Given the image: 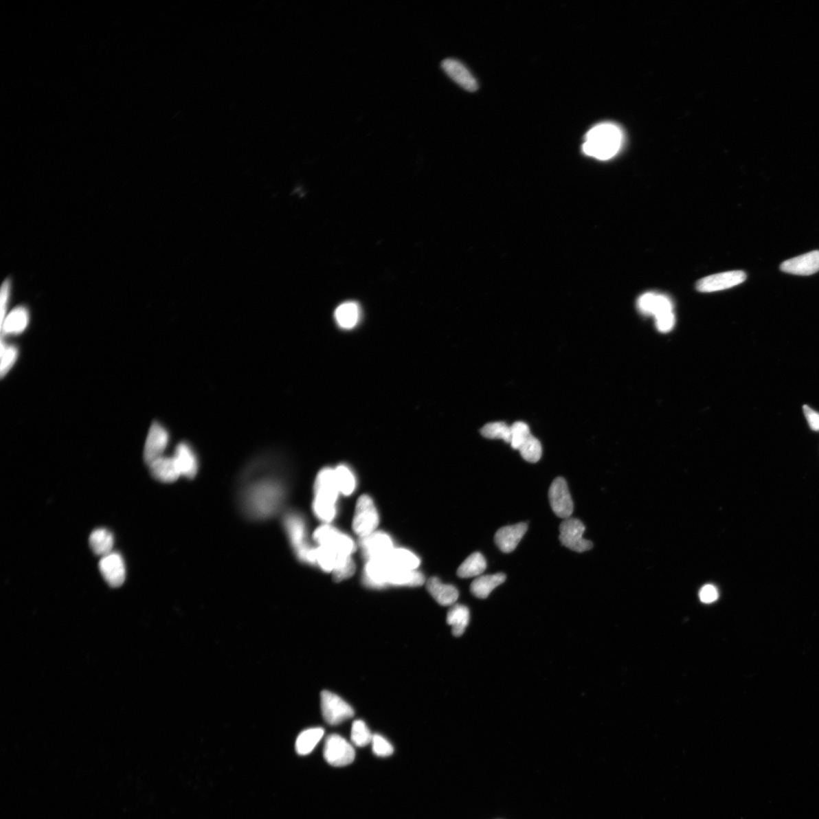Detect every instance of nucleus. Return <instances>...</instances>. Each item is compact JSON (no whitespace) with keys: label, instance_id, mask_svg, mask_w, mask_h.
I'll return each mask as SVG.
<instances>
[{"label":"nucleus","instance_id":"79ce46f5","mask_svg":"<svg viewBox=\"0 0 819 819\" xmlns=\"http://www.w3.org/2000/svg\"><path fill=\"white\" fill-rule=\"evenodd\" d=\"M700 601L706 604H710L719 598V592L713 585H706L699 592Z\"/></svg>","mask_w":819,"mask_h":819},{"label":"nucleus","instance_id":"b1692460","mask_svg":"<svg viewBox=\"0 0 819 819\" xmlns=\"http://www.w3.org/2000/svg\"><path fill=\"white\" fill-rule=\"evenodd\" d=\"M29 322V313L25 306H18L7 315L1 324L2 334L23 333Z\"/></svg>","mask_w":819,"mask_h":819},{"label":"nucleus","instance_id":"ea45409f","mask_svg":"<svg viewBox=\"0 0 819 819\" xmlns=\"http://www.w3.org/2000/svg\"><path fill=\"white\" fill-rule=\"evenodd\" d=\"M372 751L379 757H388L393 754L392 745L385 738L379 734H374L372 739Z\"/></svg>","mask_w":819,"mask_h":819},{"label":"nucleus","instance_id":"dca6fc26","mask_svg":"<svg viewBox=\"0 0 819 819\" xmlns=\"http://www.w3.org/2000/svg\"><path fill=\"white\" fill-rule=\"evenodd\" d=\"M442 67L446 74L464 90L473 92L478 89L477 80L463 63L449 58L442 61Z\"/></svg>","mask_w":819,"mask_h":819},{"label":"nucleus","instance_id":"f704fd0d","mask_svg":"<svg viewBox=\"0 0 819 819\" xmlns=\"http://www.w3.org/2000/svg\"><path fill=\"white\" fill-rule=\"evenodd\" d=\"M518 451H520L522 458L530 463L538 462L542 457V445L536 437L532 435L524 442Z\"/></svg>","mask_w":819,"mask_h":819},{"label":"nucleus","instance_id":"39448f33","mask_svg":"<svg viewBox=\"0 0 819 819\" xmlns=\"http://www.w3.org/2000/svg\"><path fill=\"white\" fill-rule=\"evenodd\" d=\"M321 709L324 720L331 726L340 725L355 715L352 706L338 695L327 691L321 693Z\"/></svg>","mask_w":819,"mask_h":819},{"label":"nucleus","instance_id":"f03ea898","mask_svg":"<svg viewBox=\"0 0 819 819\" xmlns=\"http://www.w3.org/2000/svg\"><path fill=\"white\" fill-rule=\"evenodd\" d=\"M282 498L280 485L272 481L262 482L254 485L247 493L246 506L254 515L267 517L279 508Z\"/></svg>","mask_w":819,"mask_h":819},{"label":"nucleus","instance_id":"9b49d317","mask_svg":"<svg viewBox=\"0 0 819 819\" xmlns=\"http://www.w3.org/2000/svg\"><path fill=\"white\" fill-rule=\"evenodd\" d=\"M747 280V275L740 270L714 274L700 280L697 288L700 292H714L729 289L742 284Z\"/></svg>","mask_w":819,"mask_h":819},{"label":"nucleus","instance_id":"58836bf2","mask_svg":"<svg viewBox=\"0 0 819 819\" xmlns=\"http://www.w3.org/2000/svg\"><path fill=\"white\" fill-rule=\"evenodd\" d=\"M18 357V350L16 347H6L3 340L1 341V372L2 378L9 372Z\"/></svg>","mask_w":819,"mask_h":819},{"label":"nucleus","instance_id":"a878e982","mask_svg":"<svg viewBox=\"0 0 819 819\" xmlns=\"http://www.w3.org/2000/svg\"><path fill=\"white\" fill-rule=\"evenodd\" d=\"M424 582L425 579L423 575L416 570H399L392 567L388 579V584L401 587H420Z\"/></svg>","mask_w":819,"mask_h":819},{"label":"nucleus","instance_id":"20e7f679","mask_svg":"<svg viewBox=\"0 0 819 819\" xmlns=\"http://www.w3.org/2000/svg\"><path fill=\"white\" fill-rule=\"evenodd\" d=\"M379 524V515L374 502L368 495L358 500L353 520V530L361 538L375 532Z\"/></svg>","mask_w":819,"mask_h":819},{"label":"nucleus","instance_id":"cd10ccee","mask_svg":"<svg viewBox=\"0 0 819 819\" xmlns=\"http://www.w3.org/2000/svg\"><path fill=\"white\" fill-rule=\"evenodd\" d=\"M324 735V730L313 728L303 731L297 738L295 749L298 754L306 756L315 749Z\"/></svg>","mask_w":819,"mask_h":819},{"label":"nucleus","instance_id":"5701e85b","mask_svg":"<svg viewBox=\"0 0 819 819\" xmlns=\"http://www.w3.org/2000/svg\"><path fill=\"white\" fill-rule=\"evenodd\" d=\"M506 580V575L502 573L478 577L471 585V591L474 596L486 598L495 588Z\"/></svg>","mask_w":819,"mask_h":819},{"label":"nucleus","instance_id":"7ed1b4c3","mask_svg":"<svg viewBox=\"0 0 819 819\" xmlns=\"http://www.w3.org/2000/svg\"><path fill=\"white\" fill-rule=\"evenodd\" d=\"M284 526L298 557L310 564L316 563V550L306 543V528L303 519L289 515L284 519Z\"/></svg>","mask_w":819,"mask_h":819},{"label":"nucleus","instance_id":"423d86ee","mask_svg":"<svg viewBox=\"0 0 819 819\" xmlns=\"http://www.w3.org/2000/svg\"><path fill=\"white\" fill-rule=\"evenodd\" d=\"M585 530L586 528L579 519H565L559 528V539L561 544L570 550L579 553L590 550L594 544L591 541L583 539Z\"/></svg>","mask_w":819,"mask_h":819},{"label":"nucleus","instance_id":"412c9836","mask_svg":"<svg viewBox=\"0 0 819 819\" xmlns=\"http://www.w3.org/2000/svg\"><path fill=\"white\" fill-rule=\"evenodd\" d=\"M427 589L435 601L442 606L455 605L459 597L458 590L452 585L444 584L437 577L427 583Z\"/></svg>","mask_w":819,"mask_h":819},{"label":"nucleus","instance_id":"ddd939ff","mask_svg":"<svg viewBox=\"0 0 819 819\" xmlns=\"http://www.w3.org/2000/svg\"><path fill=\"white\" fill-rule=\"evenodd\" d=\"M638 308L643 315L660 318L666 314L674 313V304L667 295L647 292L638 301Z\"/></svg>","mask_w":819,"mask_h":819},{"label":"nucleus","instance_id":"1a4fd4ad","mask_svg":"<svg viewBox=\"0 0 819 819\" xmlns=\"http://www.w3.org/2000/svg\"><path fill=\"white\" fill-rule=\"evenodd\" d=\"M551 508L559 517L568 519L574 511V503L566 480L563 478L554 479L548 490Z\"/></svg>","mask_w":819,"mask_h":819},{"label":"nucleus","instance_id":"a211bd4d","mask_svg":"<svg viewBox=\"0 0 819 819\" xmlns=\"http://www.w3.org/2000/svg\"><path fill=\"white\" fill-rule=\"evenodd\" d=\"M361 546L369 560L385 558L394 548L390 536L382 532H374L363 537Z\"/></svg>","mask_w":819,"mask_h":819},{"label":"nucleus","instance_id":"a19ab883","mask_svg":"<svg viewBox=\"0 0 819 819\" xmlns=\"http://www.w3.org/2000/svg\"><path fill=\"white\" fill-rule=\"evenodd\" d=\"M675 315L674 313L666 314L655 319V325L657 330L662 333H667L671 332L675 324Z\"/></svg>","mask_w":819,"mask_h":819},{"label":"nucleus","instance_id":"f3484780","mask_svg":"<svg viewBox=\"0 0 819 819\" xmlns=\"http://www.w3.org/2000/svg\"><path fill=\"white\" fill-rule=\"evenodd\" d=\"M528 524L519 523L515 525L503 526L495 535V543L504 553L513 552L528 531Z\"/></svg>","mask_w":819,"mask_h":819},{"label":"nucleus","instance_id":"bb28decb","mask_svg":"<svg viewBox=\"0 0 819 819\" xmlns=\"http://www.w3.org/2000/svg\"><path fill=\"white\" fill-rule=\"evenodd\" d=\"M469 621L470 612L467 607L460 604L452 605L447 614V623L451 626L455 637L463 635Z\"/></svg>","mask_w":819,"mask_h":819},{"label":"nucleus","instance_id":"0eeeda50","mask_svg":"<svg viewBox=\"0 0 819 819\" xmlns=\"http://www.w3.org/2000/svg\"><path fill=\"white\" fill-rule=\"evenodd\" d=\"M324 756L328 764L343 767L354 762L355 750L345 738L338 734H331L326 739Z\"/></svg>","mask_w":819,"mask_h":819},{"label":"nucleus","instance_id":"c85d7f7f","mask_svg":"<svg viewBox=\"0 0 819 819\" xmlns=\"http://www.w3.org/2000/svg\"><path fill=\"white\" fill-rule=\"evenodd\" d=\"M335 318L340 327L346 330L353 328L359 321V306L355 302L341 304L335 310Z\"/></svg>","mask_w":819,"mask_h":819},{"label":"nucleus","instance_id":"2f4dec72","mask_svg":"<svg viewBox=\"0 0 819 819\" xmlns=\"http://www.w3.org/2000/svg\"><path fill=\"white\" fill-rule=\"evenodd\" d=\"M348 555L343 554L328 546H319L316 550V564L327 572H333L339 563Z\"/></svg>","mask_w":819,"mask_h":819},{"label":"nucleus","instance_id":"393cba45","mask_svg":"<svg viewBox=\"0 0 819 819\" xmlns=\"http://www.w3.org/2000/svg\"><path fill=\"white\" fill-rule=\"evenodd\" d=\"M385 559L392 568L399 570H415L420 565L418 557L404 548H393Z\"/></svg>","mask_w":819,"mask_h":819},{"label":"nucleus","instance_id":"7c9ffc66","mask_svg":"<svg viewBox=\"0 0 819 819\" xmlns=\"http://www.w3.org/2000/svg\"><path fill=\"white\" fill-rule=\"evenodd\" d=\"M486 561L480 552H474L458 569L457 574L462 579L478 576L485 572Z\"/></svg>","mask_w":819,"mask_h":819},{"label":"nucleus","instance_id":"72a5a7b5","mask_svg":"<svg viewBox=\"0 0 819 819\" xmlns=\"http://www.w3.org/2000/svg\"><path fill=\"white\" fill-rule=\"evenodd\" d=\"M335 476L340 493L349 495L354 492L355 479L347 467L341 465L336 468Z\"/></svg>","mask_w":819,"mask_h":819},{"label":"nucleus","instance_id":"c756f323","mask_svg":"<svg viewBox=\"0 0 819 819\" xmlns=\"http://www.w3.org/2000/svg\"><path fill=\"white\" fill-rule=\"evenodd\" d=\"M89 543L93 552L104 557L113 552L114 537L112 533L106 529H97L92 532Z\"/></svg>","mask_w":819,"mask_h":819},{"label":"nucleus","instance_id":"c9c22d12","mask_svg":"<svg viewBox=\"0 0 819 819\" xmlns=\"http://www.w3.org/2000/svg\"><path fill=\"white\" fill-rule=\"evenodd\" d=\"M372 735L366 723L357 720L353 723L350 739L356 747L363 748L372 742Z\"/></svg>","mask_w":819,"mask_h":819},{"label":"nucleus","instance_id":"473e14b6","mask_svg":"<svg viewBox=\"0 0 819 819\" xmlns=\"http://www.w3.org/2000/svg\"><path fill=\"white\" fill-rule=\"evenodd\" d=\"M481 435L489 440H502L511 443V427L504 422H495L486 424L480 430Z\"/></svg>","mask_w":819,"mask_h":819},{"label":"nucleus","instance_id":"aec40b11","mask_svg":"<svg viewBox=\"0 0 819 819\" xmlns=\"http://www.w3.org/2000/svg\"><path fill=\"white\" fill-rule=\"evenodd\" d=\"M149 467L153 478L160 482H167V484L177 481L181 476L177 460L174 457H160Z\"/></svg>","mask_w":819,"mask_h":819},{"label":"nucleus","instance_id":"9d476101","mask_svg":"<svg viewBox=\"0 0 819 819\" xmlns=\"http://www.w3.org/2000/svg\"><path fill=\"white\" fill-rule=\"evenodd\" d=\"M339 493L335 471L330 468L321 471L315 482V500L313 503L335 507V502Z\"/></svg>","mask_w":819,"mask_h":819},{"label":"nucleus","instance_id":"37998d69","mask_svg":"<svg viewBox=\"0 0 819 819\" xmlns=\"http://www.w3.org/2000/svg\"><path fill=\"white\" fill-rule=\"evenodd\" d=\"M10 291L11 281L9 279H7L3 283L1 288V303H0V306H1V309H0L1 310V324L5 318L7 305H8L9 299L10 297Z\"/></svg>","mask_w":819,"mask_h":819},{"label":"nucleus","instance_id":"6ab92c4d","mask_svg":"<svg viewBox=\"0 0 819 819\" xmlns=\"http://www.w3.org/2000/svg\"><path fill=\"white\" fill-rule=\"evenodd\" d=\"M391 570L385 558L369 560L365 570V583L370 587L383 588L388 584Z\"/></svg>","mask_w":819,"mask_h":819},{"label":"nucleus","instance_id":"f257e3e1","mask_svg":"<svg viewBox=\"0 0 819 819\" xmlns=\"http://www.w3.org/2000/svg\"><path fill=\"white\" fill-rule=\"evenodd\" d=\"M622 142V134L612 123H603L592 128L586 136L583 150L587 155L601 160L616 156Z\"/></svg>","mask_w":819,"mask_h":819},{"label":"nucleus","instance_id":"4be33fe9","mask_svg":"<svg viewBox=\"0 0 819 819\" xmlns=\"http://www.w3.org/2000/svg\"><path fill=\"white\" fill-rule=\"evenodd\" d=\"M181 476L193 478L197 472V460L193 451L186 443H180L175 449V456Z\"/></svg>","mask_w":819,"mask_h":819},{"label":"nucleus","instance_id":"4c0bfd02","mask_svg":"<svg viewBox=\"0 0 819 819\" xmlns=\"http://www.w3.org/2000/svg\"><path fill=\"white\" fill-rule=\"evenodd\" d=\"M355 563L352 557H350V555H348L333 570V581L335 582L345 581L349 579V577L352 576L355 573Z\"/></svg>","mask_w":819,"mask_h":819},{"label":"nucleus","instance_id":"6e6552de","mask_svg":"<svg viewBox=\"0 0 819 819\" xmlns=\"http://www.w3.org/2000/svg\"><path fill=\"white\" fill-rule=\"evenodd\" d=\"M314 540L319 546H328L341 554L350 555L355 550L354 541L330 525L319 526L314 532Z\"/></svg>","mask_w":819,"mask_h":819},{"label":"nucleus","instance_id":"2eb2a0df","mask_svg":"<svg viewBox=\"0 0 819 819\" xmlns=\"http://www.w3.org/2000/svg\"><path fill=\"white\" fill-rule=\"evenodd\" d=\"M781 271L796 276H810L819 271V251H811L785 261Z\"/></svg>","mask_w":819,"mask_h":819},{"label":"nucleus","instance_id":"4468645a","mask_svg":"<svg viewBox=\"0 0 819 819\" xmlns=\"http://www.w3.org/2000/svg\"><path fill=\"white\" fill-rule=\"evenodd\" d=\"M168 442L169 434L167 431L158 423H153L145 443L144 462L150 465L157 459L163 457Z\"/></svg>","mask_w":819,"mask_h":819},{"label":"nucleus","instance_id":"e433bc0d","mask_svg":"<svg viewBox=\"0 0 819 819\" xmlns=\"http://www.w3.org/2000/svg\"><path fill=\"white\" fill-rule=\"evenodd\" d=\"M511 446L512 449L518 450L524 442L528 440L531 436L530 427L528 424L517 421L511 426Z\"/></svg>","mask_w":819,"mask_h":819},{"label":"nucleus","instance_id":"f8f14e48","mask_svg":"<svg viewBox=\"0 0 819 819\" xmlns=\"http://www.w3.org/2000/svg\"><path fill=\"white\" fill-rule=\"evenodd\" d=\"M99 569L102 577L112 587H120L126 581L125 562L119 553L111 552L102 557Z\"/></svg>","mask_w":819,"mask_h":819},{"label":"nucleus","instance_id":"c03bdc74","mask_svg":"<svg viewBox=\"0 0 819 819\" xmlns=\"http://www.w3.org/2000/svg\"><path fill=\"white\" fill-rule=\"evenodd\" d=\"M803 412L810 428L819 432V413L807 405L803 406Z\"/></svg>","mask_w":819,"mask_h":819}]
</instances>
